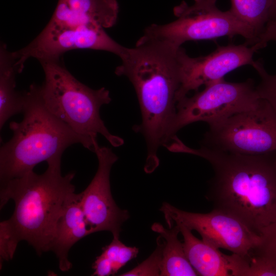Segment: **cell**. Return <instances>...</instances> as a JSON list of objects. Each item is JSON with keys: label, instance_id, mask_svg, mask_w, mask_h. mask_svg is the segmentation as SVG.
<instances>
[{"label": "cell", "instance_id": "obj_16", "mask_svg": "<svg viewBox=\"0 0 276 276\" xmlns=\"http://www.w3.org/2000/svg\"><path fill=\"white\" fill-rule=\"evenodd\" d=\"M20 73L13 52L9 51L6 44L0 48V129L12 116L22 113L24 104V92L16 90L15 77Z\"/></svg>", "mask_w": 276, "mask_h": 276}, {"label": "cell", "instance_id": "obj_12", "mask_svg": "<svg viewBox=\"0 0 276 276\" xmlns=\"http://www.w3.org/2000/svg\"><path fill=\"white\" fill-rule=\"evenodd\" d=\"M255 52L245 42L219 46L209 55L193 58L181 47L178 51L181 82L176 95L177 103L190 91H197L202 85L222 79L236 68L246 65L252 66Z\"/></svg>", "mask_w": 276, "mask_h": 276}, {"label": "cell", "instance_id": "obj_6", "mask_svg": "<svg viewBox=\"0 0 276 276\" xmlns=\"http://www.w3.org/2000/svg\"><path fill=\"white\" fill-rule=\"evenodd\" d=\"M217 0H194L189 5L185 1L174 7L176 19L164 25L152 24L143 36L164 40L180 47L186 41L214 40L240 35L249 45L257 37L252 28L236 17L229 10L222 11L216 6Z\"/></svg>", "mask_w": 276, "mask_h": 276}, {"label": "cell", "instance_id": "obj_22", "mask_svg": "<svg viewBox=\"0 0 276 276\" xmlns=\"http://www.w3.org/2000/svg\"><path fill=\"white\" fill-rule=\"evenodd\" d=\"M164 241L161 236L157 240V247L146 260L133 269L120 274L122 276H157L160 275Z\"/></svg>", "mask_w": 276, "mask_h": 276}, {"label": "cell", "instance_id": "obj_7", "mask_svg": "<svg viewBox=\"0 0 276 276\" xmlns=\"http://www.w3.org/2000/svg\"><path fill=\"white\" fill-rule=\"evenodd\" d=\"M260 100L251 79L230 82L223 78L209 83L202 91L177 102L170 130V140L187 125L204 122L209 127L215 126L234 114L256 108Z\"/></svg>", "mask_w": 276, "mask_h": 276}, {"label": "cell", "instance_id": "obj_10", "mask_svg": "<svg viewBox=\"0 0 276 276\" xmlns=\"http://www.w3.org/2000/svg\"><path fill=\"white\" fill-rule=\"evenodd\" d=\"M75 49H91L112 53L120 57L126 47L111 38L104 29L89 26L51 28L47 26L26 47L13 52L16 64L21 72L30 58L40 62L57 60L65 52Z\"/></svg>", "mask_w": 276, "mask_h": 276}, {"label": "cell", "instance_id": "obj_13", "mask_svg": "<svg viewBox=\"0 0 276 276\" xmlns=\"http://www.w3.org/2000/svg\"><path fill=\"white\" fill-rule=\"evenodd\" d=\"M174 225L179 228L187 257L198 275L248 276V258L233 253L225 255L219 248L197 238L184 225Z\"/></svg>", "mask_w": 276, "mask_h": 276}, {"label": "cell", "instance_id": "obj_18", "mask_svg": "<svg viewBox=\"0 0 276 276\" xmlns=\"http://www.w3.org/2000/svg\"><path fill=\"white\" fill-rule=\"evenodd\" d=\"M231 2L229 10L236 17L252 28L258 39L270 20L273 0H231Z\"/></svg>", "mask_w": 276, "mask_h": 276}, {"label": "cell", "instance_id": "obj_5", "mask_svg": "<svg viewBox=\"0 0 276 276\" xmlns=\"http://www.w3.org/2000/svg\"><path fill=\"white\" fill-rule=\"evenodd\" d=\"M44 80L40 85L41 98L48 109L95 147L98 134L113 147L124 144L121 137L111 134L100 114L101 106L111 99L105 87L92 89L78 80L59 60L40 62Z\"/></svg>", "mask_w": 276, "mask_h": 276}, {"label": "cell", "instance_id": "obj_3", "mask_svg": "<svg viewBox=\"0 0 276 276\" xmlns=\"http://www.w3.org/2000/svg\"><path fill=\"white\" fill-rule=\"evenodd\" d=\"M75 175L63 176L56 163L48 164L42 174L33 171L1 183V209L10 200L15 204L11 217L0 223V234L11 248L24 240L38 255L49 251L58 221L77 195Z\"/></svg>", "mask_w": 276, "mask_h": 276}, {"label": "cell", "instance_id": "obj_8", "mask_svg": "<svg viewBox=\"0 0 276 276\" xmlns=\"http://www.w3.org/2000/svg\"><path fill=\"white\" fill-rule=\"evenodd\" d=\"M201 144L212 149L242 155L276 153V112L261 99L256 108L209 127Z\"/></svg>", "mask_w": 276, "mask_h": 276}, {"label": "cell", "instance_id": "obj_19", "mask_svg": "<svg viewBox=\"0 0 276 276\" xmlns=\"http://www.w3.org/2000/svg\"><path fill=\"white\" fill-rule=\"evenodd\" d=\"M138 253L139 249L136 247L128 246L119 238H113L111 243L102 248L101 254L111 263L116 274L129 261L136 258Z\"/></svg>", "mask_w": 276, "mask_h": 276}, {"label": "cell", "instance_id": "obj_9", "mask_svg": "<svg viewBox=\"0 0 276 276\" xmlns=\"http://www.w3.org/2000/svg\"><path fill=\"white\" fill-rule=\"evenodd\" d=\"M169 227L180 223L196 231L202 240L218 248H223L249 258L259 244L260 236L236 217L217 209L208 213L186 212L167 202L160 208Z\"/></svg>", "mask_w": 276, "mask_h": 276}, {"label": "cell", "instance_id": "obj_2", "mask_svg": "<svg viewBox=\"0 0 276 276\" xmlns=\"http://www.w3.org/2000/svg\"><path fill=\"white\" fill-rule=\"evenodd\" d=\"M172 149L211 164L214 175L206 197L213 209L236 217L259 234L276 220V156L242 155L203 146L194 149L179 139Z\"/></svg>", "mask_w": 276, "mask_h": 276}, {"label": "cell", "instance_id": "obj_15", "mask_svg": "<svg viewBox=\"0 0 276 276\" xmlns=\"http://www.w3.org/2000/svg\"><path fill=\"white\" fill-rule=\"evenodd\" d=\"M80 203V194L67 204L57 223L49 251L55 253L59 268L66 271L72 267L68 254L71 248L79 240L93 234Z\"/></svg>", "mask_w": 276, "mask_h": 276}, {"label": "cell", "instance_id": "obj_11", "mask_svg": "<svg viewBox=\"0 0 276 276\" xmlns=\"http://www.w3.org/2000/svg\"><path fill=\"white\" fill-rule=\"evenodd\" d=\"M94 153L98 168L90 183L79 193L80 205L93 233L106 231L113 238H119L121 226L129 215L127 211L118 206L110 190V171L118 157L111 148L99 145Z\"/></svg>", "mask_w": 276, "mask_h": 276}, {"label": "cell", "instance_id": "obj_24", "mask_svg": "<svg viewBox=\"0 0 276 276\" xmlns=\"http://www.w3.org/2000/svg\"><path fill=\"white\" fill-rule=\"evenodd\" d=\"M271 41H276V18L270 20L267 23L256 42L251 46L257 52L265 48L267 43Z\"/></svg>", "mask_w": 276, "mask_h": 276}, {"label": "cell", "instance_id": "obj_4", "mask_svg": "<svg viewBox=\"0 0 276 276\" xmlns=\"http://www.w3.org/2000/svg\"><path fill=\"white\" fill-rule=\"evenodd\" d=\"M23 119L10 123L11 139L0 149L1 183L33 171L39 163L61 162L69 146L80 144L94 152L95 147L53 114L46 107L40 85H30L24 92Z\"/></svg>", "mask_w": 276, "mask_h": 276}, {"label": "cell", "instance_id": "obj_26", "mask_svg": "<svg viewBox=\"0 0 276 276\" xmlns=\"http://www.w3.org/2000/svg\"><path fill=\"white\" fill-rule=\"evenodd\" d=\"M276 18V0H273L270 12V20Z\"/></svg>", "mask_w": 276, "mask_h": 276}, {"label": "cell", "instance_id": "obj_20", "mask_svg": "<svg viewBox=\"0 0 276 276\" xmlns=\"http://www.w3.org/2000/svg\"><path fill=\"white\" fill-rule=\"evenodd\" d=\"M260 241L250 256L266 260L276 268V220L260 233Z\"/></svg>", "mask_w": 276, "mask_h": 276}, {"label": "cell", "instance_id": "obj_14", "mask_svg": "<svg viewBox=\"0 0 276 276\" xmlns=\"http://www.w3.org/2000/svg\"><path fill=\"white\" fill-rule=\"evenodd\" d=\"M119 11L117 0H58L46 26L63 28L89 26L109 28L116 24Z\"/></svg>", "mask_w": 276, "mask_h": 276}, {"label": "cell", "instance_id": "obj_21", "mask_svg": "<svg viewBox=\"0 0 276 276\" xmlns=\"http://www.w3.org/2000/svg\"><path fill=\"white\" fill-rule=\"evenodd\" d=\"M252 66L261 78L256 86L259 98L267 101L276 112V74H268L261 59L255 61Z\"/></svg>", "mask_w": 276, "mask_h": 276}, {"label": "cell", "instance_id": "obj_17", "mask_svg": "<svg viewBox=\"0 0 276 276\" xmlns=\"http://www.w3.org/2000/svg\"><path fill=\"white\" fill-rule=\"evenodd\" d=\"M151 229L159 234L164 241L160 276L198 275L187 257L183 243L178 238L180 230L177 225L166 228L159 223H154Z\"/></svg>", "mask_w": 276, "mask_h": 276}, {"label": "cell", "instance_id": "obj_23", "mask_svg": "<svg viewBox=\"0 0 276 276\" xmlns=\"http://www.w3.org/2000/svg\"><path fill=\"white\" fill-rule=\"evenodd\" d=\"M248 276H276V268L262 258L250 256Z\"/></svg>", "mask_w": 276, "mask_h": 276}, {"label": "cell", "instance_id": "obj_25", "mask_svg": "<svg viewBox=\"0 0 276 276\" xmlns=\"http://www.w3.org/2000/svg\"><path fill=\"white\" fill-rule=\"evenodd\" d=\"M92 268L94 270L93 275L108 276L115 274L111 263L102 254L96 258Z\"/></svg>", "mask_w": 276, "mask_h": 276}, {"label": "cell", "instance_id": "obj_1", "mask_svg": "<svg viewBox=\"0 0 276 276\" xmlns=\"http://www.w3.org/2000/svg\"><path fill=\"white\" fill-rule=\"evenodd\" d=\"M180 47L142 36L134 47L126 48L120 58L121 64L115 70L117 75L129 80L137 95L142 122L134 130L141 132L146 140L147 171H151L158 165V150L170 139L181 82Z\"/></svg>", "mask_w": 276, "mask_h": 276}]
</instances>
